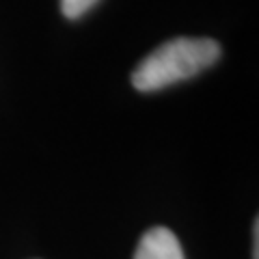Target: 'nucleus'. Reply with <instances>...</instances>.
<instances>
[{
  "label": "nucleus",
  "instance_id": "f257e3e1",
  "mask_svg": "<svg viewBox=\"0 0 259 259\" xmlns=\"http://www.w3.org/2000/svg\"><path fill=\"white\" fill-rule=\"evenodd\" d=\"M218 56H221V46L214 39L177 37L173 41L162 44L147 59L141 61L132 74V84L145 93L158 91L212 67Z\"/></svg>",
  "mask_w": 259,
  "mask_h": 259
},
{
  "label": "nucleus",
  "instance_id": "f03ea898",
  "mask_svg": "<svg viewBox=\"0 0 259 259\" xmlns=\"http://www.w3.org/2000/svg\"><path fill=\"white\" fill-rule=\"evenodd\" d=\"M134 259H184V250L171 229L153 227L141 238Z\"/></svg>",
  "mask_w": 259,
  "mask_h": 259
},
{
  "label": "nucleus",
  "instance_id": "7ed1b4c3",
  "mask_svg": "<svg viewBox=\"0 0 259 259\" xmlns=\"http://www.w3.org/2000/svg\"><path fill=\"white\" fill-rule=\"evenodd\" d=\"M95 3L97 0H61V11H63L65 18L76 20L80 15H84Z\"/></svg>",
  "mask_w": 259,
  "mask_h": 259
}]
</instances>
